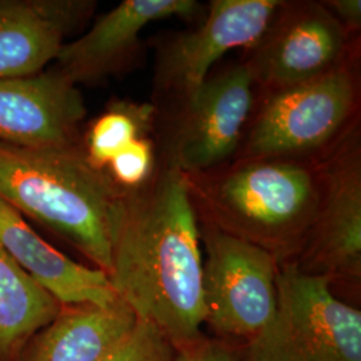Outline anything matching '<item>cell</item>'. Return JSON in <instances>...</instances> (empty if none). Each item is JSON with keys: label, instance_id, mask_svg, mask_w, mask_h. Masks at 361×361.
Here are the masks:
<instances>
[{"label": "cell", "instance_id": "9a60e30c", "mask_svg": "<svg viewBox=\"0 0 361 361\" xmlns=\"http://www.w3.org/2000/svg\"><path fill=\"white\" fill-rule=\"evenodd\" d=\"M137 323L129 305L65 304L27 341L18 361H104Z\"/></svg>", "mask_w": 361, "mask_h": 361}, {"label": "cell", "instance_id": "30bf717a", "mask_svg": "<svg viewBox=\"0 0 361 361\" xmlns=\"http://www.w3.org/2000/svg\"><path fill=\"white\" fill-rule=\"evenodd\" d=\"M280 0H213L194 30L174 32L157 52L155 89L171 102L204 83L226 52L250 49L280 8Z\"/></svg>", "mask_w": 361, "mask_h": 361}, {"label": "cell", "instance_id": "5b68a950", "mask_svg": "<svg viewBox=\"0 0 361 361\" xmlns=\"http://www.w3.org/2000/svg\"><path fill=\"white\" fill-rule=\"evenodd\" d=\"M277 310L241 361H361V312L326 277L279 265Z\"/></svg>", "mask_w": 361, "mask_h": 361}, {"label": "cell", "instance_id": "52a82bcc", "mask_svg": "<svg viewBox=\"0 0 361 361\" xmlns=\"http://www.w3.org/2000/svg\"><path fill=\"white\" fill-rule=\"evenodd\" d=\"M200 235L207 252L202 265L204 325L216 338L245 347L274 317L279 262L267 250L205 221H200Z\"/></svg>", "mask_w": 361, "mask_h": 361}, {"label": "cell", "instance_id": "2e32d148", "mask_svg": "<svg viewBox=\"0 0 361 361\" xmlns=\"http://www.w3.org/2000/svg\"><path fill=\"white\" fill-rule=\"evenodd\" d=\"M61 307L0 245V361H18L27 341Z\"/></svg>", "mask_w": 361, "mask_h": 361}, {"label": "cell", "instance_id": "d6986e66", "mask_svg": "<svg viewBox=\"0 0 361 361\" xmlns=\"http://www.w3.org/2000/svg\"><path fill=\"white\" fill-rule=\"evenodd\" d=\"M178 350L153 324L137 319L133 331L104 361H177Z\"/></svg>", "mask_w": 361, "mask_h": 361}, {"label": "cell", "instance_id": "9c48e42d", "mask_svg": "<svg viewBox=\"0 0 361 361\" xmlns=\"http://www.w3.org/2000/svg\"><path fill=\"white\" fill-rule=\"evenodd\" d=\"M353 40L323 1H283L241 63L256 89L271 92L322 77L353 61Z\"/></svg>", "mask_w": 361, "mask_h": 361}, {"label": "cell", "instance_id": "3957f363", "mask_svg": "<svg viewBox=\"0 0 361 361\" xmlns=\"http://www.w3.org/2000/svg\"><path fill=\"white\" fill-rule=\"evenodd\" d=\"M119 192L106 170L91 165L82 143L35 149L0 142V200L58 234L107 277L110 214Z\"/></svg>", "mask_w": 361, "mask_h": 361}, {"label": "cell", "instance_id": "6da1fadb", "mask_svg": "<svg viewBox=\"0 0 361 361\" xmlns=\"http://www.w3.org/2000/svg\"><path fill=\"white\" fill-rule=\"evenodd\" d=\"M116 296L180 350L204 335L200 221L188 176L164 161L135 189H121L110 214Z\"/></svg>", "mask_w": 361, "mask_h": 361}, {"label": "cell", "instance_id": "4fadbf2b", "mask_svg": "<svg viewBox=\"0 0 361 361\" xmlns=\"http://www.w3.org/2000/svg\"><path fill=\"white\" fill-rule=\"evenodd\" d=\"M95 7L85 0H0V79L42 73Z\"/></svg>", "mask_w": 361, "mask_h": 361}, {"label": "cell", "instance_id": "7a4b0ae2", "mask_svg": "<svg viewBox=\"0 0 361 361\" xmlns=\"http://www.w3.org/2000/svg\"><path fill=\"white\" fill-rule=\"evenodd\" d=\"M200 221L293 262L320 201L317 158H234L205 173L186 174Z\"/></svg>", "mask_w": 361, "mask_h": 361}, {"label": "cell", "instance_id": "8992f818", "mask_svg": "<svg viewBox=\"0 0 361 361\" xmlns=\"http://www.w3.org/2000/svg\"><path fill=\"white\" fill-rule=\"evenodd\" d=\"M256 86L243 63L231 66L169 102L158 159L185 174L235 158L255 110Z\"/></svg>", "mask_w": 361, "mask_h": 361}, {"label": "cell", "instance_id": "8fae6325", "mask_svg": "<svg viewBox=\"0 0 361 361\" xmlns=\"http://www.w3.org/2000/svg\"><path fill=\"white\" fill-rule=\"evenodd\" d=\"M86 114L77 85L56 68L0 79V142L35 149L78 145Z\"/></svg>", "mask_w": 361, "mask_h": 361}, {"label": "cell", "instance_id": "5bb4252c", "mask_svg": "<svg viewBox=\"0 0 361 361\" xmlns=\"http://www.w3.org/2000/svg\"><path fill=\"white\" fill-rule=\"evenodd\" d=\"M0 245L62 305L82 302L110 305L119 298L104 271L78 264L55 249L3 200H0Z\"/></svg>", "mask_w": 361, "mask_h": 361}, {"label": "cell", "instance_id": "44dd1931", "mask_svg": "<svg viewBox=\"0 0 361 361\" xmlns=\"http://www.w3.org/2000/svg\"><path fill=\"white\" fill-rule=\"evenodd\" d=\"M323 3L350 35L355 37L360 31V0H325Z\"/></svg>", "mask_w": 361, "mask_h": 361}, {"label": "cell", "instance_id": "ac0fdd59", "mask_svg": "<svg viewBox=\"0 0 361 361\" xmlns=\"http://www.w3.org/2000/svg\"><path fill=\"white\" fill-rule=\"evenodd\" d=\"M157 162L154 141L149 135H143L116 154L106 171L121 189H135L153 176Z\"/></svg>", "mask_w": 361, "mask_h": 361}, {"label": "cell", "instance_id": "ffe728a7", "mask_svg": "<svg viewBox=\"0 0 361 361\" xmlns=\"http://www.w3.org/2000/svg\"><path fill=\"white\" fill-rule=\"evenodd\" d=\"M241 345L202 335L178 350L177 361H241Z\"/></svg>", "mask_w": 361, "mask_h": 361}, {"label": "cell", "instance_id": "7c38bea8", "mask_svg": "<svg viewBox=\"0 0 361 361\" xmlns=\"http://www.w3.org/2000/svg\"><path fill=\"white\" fill-rule=\"evenodd\" d=\"M204 8L194 0H126L97 19L80 38L63 44L56 70L74 85L97 83L118 74L141 50L140 34L168 18L193 20Z\"/></svg>", "mask_w": 361, "mask_h": 361}, {"label": "cell", "instance_id": "e0dca14e", "mask_svg": "<svg viewBox=\"0 0 361 361\" xmlns=\"http://www.w3.org/2000/svg\"><path fill=\"white\" fill-rule=\"evenodd\" d=\"M157 116L158 107L154 104L119 101L111 104L92 122L83 145L91 165L106 170L128 145L154 130Z\"/></svg>", "mask_w": 361, "mask_h": 361}, {"label": "cell", "instance_id": "277c9868", "mask_svg": "<svg viewBox=\"0 0 361 361\" xmlns=\"http://www.w3.org/2000/svg\"><path fill=\"white\" fill-rule=\"evenodd\" d=\"M357 104L355 59L322 77L267 92L235 158L316 159L356 122Z\"/></svg>", "mask_w": 361, "mask_h": 361}, {"label": "cell", "instance_id": "ba28073f", "mask_svg": "<svg viewBox=\"0 0 361 361\" xmlns=\"http://www.w3.org/2000/svg\"><path fill=\"white\" fill-rule=\"evenodd\" d=\"M320 201L293 264L359 293L361 283V142L355 122L317 158Z\"/></svg>", "mask_w": 361, "mask_h": 361}]
</instances>
